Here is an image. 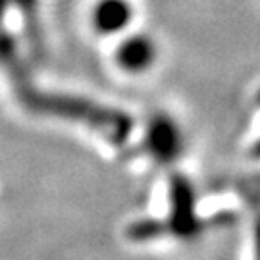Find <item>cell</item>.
Returning <instances> with one entry per match:
<instances>
[{
    "label": "cell",
    "mask_w": 260,
    "mask_h": 260,
    "mask_svg": "<svg viewBox=\"0 0 260 260\" xmlns=\"http://www.w3.org/2000/svg\"><path fill=\"white\" fill-rule=\"evenodd\" d=\"M135 16L131 0H99L91 12L93 29L101 35H118L129 27Z\"/></svg>",
    "instance_id": "obj_5"
},
{
    "label": "cell",
    "mask_w": 260,
    "mask_h": 260,
    "mask_svg": "<svg viewBox=\"0 0 260 260\" xmlns=\"http://www.w3.org/2000/svg\"><path fill=\"white\" fill-rule=\"evenodd\" d=\"M158 56V47L150 35L135 33L123 39L116 50V64L121 72L131 75H139L149 72L154 66Z\"/></svg>",
    "instance_id": "obj_4"
},
{
    "label": "cell",
    "mask_w": 260,
    "mask_h": 260,
    "mask_svg": "<svg viewBox=\"0 0 260 260\" xmlns=\"http://www.w3.org/2000/svg\"><path fill=\"white\" fill-rule=\"evenodd\" d=\"M252 154L256 158H260V139L256 141V145H254V149H252Z\"/></svg>",
    "instance_id": "obj_6"
},
{
    "label": "cell",
    "mask_w": 260,
    "mask_h": 260,
    "mask_svg": "<svg viewBox=\"0 0 260 260\" xmlns=\"http://www.w3.org/2000/svg\"><path fill=\"white\" fill-rule=\"evenodd\" d=\"M258 103H260V93H258Z\"/></svg>",
    "instance_id": "obj_7"
},
{
    "label": "cell",
    "mask_w": 260,
    "mask_h": 260,
    "mask_svg": "<svg viewBox=\"0 0 260 260\" xmlns=\"http://www.w3.org/2000/svg\"><path fill=\"white\" fill-rule=\"evenodd\" d=\"M183 147L185 141L177 121L168 114H154L145 131V150L150 158L156 164L168 166L181 156Z\"/></svg>",
    "instance_id": "obj_2"
},
{
    "label": "cell",
    "mask_w": 260,
    "mask_h": 260,
    "mask_svg": "<svg viewBox=\"0 0 260 260\" xmlns=\"http://www.w3.org/2000/svg\"><path fill=\"white\" fill-rule=\"evenodd\" d=\"M170 220L168 225L179 235H193L201 228L195 214V191L191 181L181 174L170 179Z\"/></svg>",
    "instance_id": "obj_3"
},
{
    "label": "cell",
    "mask_w": 260,
    "mask_h": 260,
    "mask_svg": "<svg viewBox=\"0 0 260 260\" xmlns=\"http://www.w3.org/2000/svg\"><path fill=\"white\" fill-rule=\"evenodd\" d=\"M41 108L70 120L87 123L89 127L104 133L112 143H123L129 137L133 121L127 114L112 110L108 106L94 104L87 99L75 96H45L41 101Z\"/></svg>",
    "instance_id": "obj_1"
}]
</instances>
